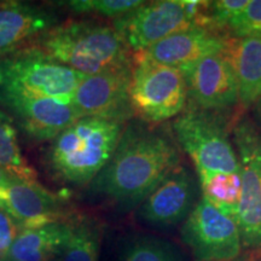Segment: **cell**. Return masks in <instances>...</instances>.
<instances>
[{
    "label": "cell",
    "instance_id": "44dd1931",
    "mask_svg": "<svg viewBox=\"0 0 261 261\" xmlns=\"http://www.w3.org/2000/svg\"><path fill=\"white\" fill-rule=\"evenodd\" d=\"M102 226L97 220L77 218L69 242L56 261H98Z\"/></svg>",
    "mask_w": 261,
    "mask_h": 261
},
{
    "label": "cell",
    "instance_id": "f546056e",
    "mask_svg": "<svg viewBox=\"0 0 261 261\" xmlns=\"http://www.w3.org/2000/svg\"><path fill=\"white\" fill-rule=\"evenodd\" d=\"M260 261H261V259H260Z\"/></svg>",
    "mask_w": 261,
    "mask_h": 261
},
{
    "label": "cell",
    "instance_id": "ac0fdd59",
    "mask_svg": "<svg viewBox=\"0 0 261 261\" xmlns=\"http://www.w3.org/2000/svg\"><path fill=\"white\" fill-rule=\"evenodd\" d=\"M225 52L236 77L240 104L255 106L261 97V37L230 38Z\"/></svg>",
    "mask_w": 261,
    "mask_h": 261
},
{
    "label": "cell",
    "instance_id": "ba28073f",
    "mask_svg": "<svg viewBox=\"0 0 261 261\" xmlns=\"http://www.w3.org/2000/svg\"><path fill=\"white\" fill-rule=\"evenodd\" d=\"M231 136L241 172V196L234 219L243 247L261 253V129L242 117Z\"/></svg>",
    "mask_w": 261,
    "mask_h": 261
},
{
    "label": "cell",
    "instance_id": "277c9868",
    "mask_svg": "<svg viewBox=\"0 0 261 261\" xmlns=\"http://www.w3.org/2000/svg\"><path fill=\"white\" fill-rule=\"evenodd\" d=\"M173 138L194 163L197 177L240 173V160L220 113L189 107L172 123Z\"/></svg>",
    "mask_w": 261,
    "mask_h": 261
},
{
    "label": "cell",
    "instance_id": "5b68a950",
    "mask_svg": "<svg viewBox=\"0 0 261 261\" xmlns=\"http://www.w3.org/2000/svg\"><path fill=\"white\" fill-rule=\"evenodd\" d=\"M188 100L187 83L180 69L133 58L129 84L133 116L156 125L177 119L187 110Z\"/></svg>",
    "mask_w": 261,
    "mask_h": 261
},
{
    "label": "cell",
    "instance_id": "e0dca14e",
    "mask_svg": "<svg viewBox=\"0 0 261 261\" xmlns=\"http://www.w3.org/2000/svg\"><path fill=\"white\" fill-rule=\"evenodd\" d=\"M75 219L19 231L6 261H56L69 242Z\"/></svg>",
    "mask_w": 261,
    "mask_h": 261
},
{
    "label": "cell",
    "instance_id": "7c38bea8",
    "mask_svg": "<svg viewBox=\"0 0 261 261\" xmlns=\"http://www.w3.org/2000/svg\"><path fill=\"white\" fill-rule=\"evenodd\" d=\"M0 103L17 120L31 138L54 140L80 119L73 102L37 97L0 86Z\"/></svg>",
    "mask_w": 261,
    "mask_h": 261
},
{
    "label": "cell",
    "instance_id": "d4e9b609",
    "mask_svg": "<svg viewBox=\"0 0 261 261\" xmlns=\"http://www.w3.org/2000/svg\"><path fill=\"white\" fill-rule=\"evenodd\" d=\"M21 228L10 214L4 201L0 198V260L6 261L9 250Z\"/></svg>",
    "mask_w": 261,
    "mask_h": 261
},
{
    "label": "cell",
    "instance_id": "603a6c76",
    "mask_svg": "<svg viewBox=\"0 0 261 261\" xmlns=\"http://www.w3.org/2000/svg\"><path fill=\"white\" fill-rule=\"evenodd\" d=\"M249 0H217L208 2L203 15V27L219 32L227 29L231 22L247 8Z\"/></svg>",
    "mask_w": 261,
    "mask_h": 261
},
{
    "label": "cell",
    "instance_id": "9c48e42d",
    "mask_svg": "<svg viewBox=\"0 0 261 261\" xmlns=\"http://www.w3.org/2000/svg\"><path fill=\"white\" fill-rule=\"evenodd\" d=\"M180 236L195 261H234L242 252L236 219L202 195L182 223Z\"/></svg>",
    "mask_w": 261,
    "mask_h": 261
},
{
    "label": "cell",
    "instance_id": "8992f818",
    "mask_svg": "<svg viewBox=\"0 0 261 261\" xmlns=\"http://www.w3.org/2000/svg\"><path fill=\"white\" fill-rule=\"evenodd\" d=\"M5 89L37 97L73 102L79 85L87 75L71 69L37 46L19 50L0 64Z\"/></svg>",
    "mask_w": 261,
    "mask_h": 261
},
{
    "label": "cell",
    "instance_id": "d6986e66",
    "mask_svg": "<svg viewBox=\"0 0 261 261\" xmlns=\"http://www.w3.org/2000/svg\"><path fill=\"white\" fill-rule=\"evenodd\" d=\"M120 261H185L177 246L151 234H133L123 241Z\"/></svg>",
    "mask_w": 261,
    "mask_h": 261
},
{
    "label": "cell",
    "instance_id": "8fae6325",
    "mask_svg": "<svg viewBox=\"0 0 261 261\" xmlns=\"http://www.w3.org/2000/svg\"><path fill=\"white\" fill-rule=\"evenodd\" d=\"M200 192L196 173L180 163L142 202L138 215L144 223L155 227L182 224L200 201Z\"/></svg>",
    "mask_w": 261,
    "mask_h": 261
},
{
    "label": "cell",
    "instance_id": "ffe728a7",
    "mask_svg": "<svg viewBox=\"0 0 261 261\" xmlns=\"http://www.w3.org/2000/svg\"><path fill=\"white\" fill-rule=\"evenodd\" d=\"M0 167L11 178L37 180V172L22 155L11 117L0 110Z\"/></svg>",
    "mask_w": 261,
    "mask_h": 261
},
{
    "label": "cell",
    "instance_id": "30bf717a",
    "mask_svg": "<svg viewBox=\"0 0 261 261\" xmlns=\"http://www.w3.org/2000/svg\"><path fill=\"white\" fill-rule=\"evenodd\" d=\"M180 70L191 107L221 114L240 104L236 77L226 52L208 55Z\"/></svg>",
    "mask_w": 261,
    "mask_h": 261
},
{
    "label": "cell",
    "instance_id": "9a60e30c",
    "mask_svg": "<svg viewBox=\"0 0 261 261\" xmlns=\"http://www.w3.org/2000/svg\"><path fill=\"white\" fill-rule=\"evenodd\" d=\"M0 198L21 230L70 219L67 218L63 198L45 189L37 180L11 178Z\"/></svg>",
    "mask_w": 261,
    "mask_h": 261
},
{
    "label": "cell",
    "instance_id": "484cf974",
    "mask_svg": "<svg viewBox=\"0 0 261 261\" xmlns=\"http://www.w3.org/2000/svg\"><path fill=\"white\" fill-rule=\"evenodd\" d=\"M10 180H11V177L6 173L4 169L0 167V197L4 195L6 189H8Z\"/></svg>",
    "mask_w": 261,
    "mask_h": 261
},
{
    "label": "cell",
    "instance_id": "6da1fadb",
    "mask_svg": "<svg viewBox=\"0 0 261 261\" xmlns=\"http://www.w3.org/2000/svg\"><path fill=\"white\" fill-rule=\"evenodd\" d=\"M179 150L165 129L129 120L112 159L91 182V189L125 212L139 207L180 165Z\"/></svg>",
    "mask_w": 261,
    "mask_h": 261
},
{
    "label": "cell",
    "instance_id": "7402d4cb",
    "mask_svg": "<svg viewBox=\"0 0 261 261\" xmlns=\"http://www.w3.org/2000/svg\"><path fill=\"white\" fill-rule=\"evenodd\" d=\"M75 14H96L114 21L126 17L145 4L142 0H73L64 3Z\"/></svg>",
    "mask_w": 261,
    "mask_h": 261
},
{
    "label": "cell",
    "instance_id": "83f0119b",
    "mask_svg": "<svg viewBox=\"0 0 261 261\" xmlns=\"http://www.w3.org/2000/svg\"><path fill=\"white\" fill-rule=\"evenodd\" d=\"M3 84V75H2V73H0V85Z\"/></svg>",
    "mask_w": 261,
    "mask_h": 261
},
{
    "label": "cell",
    "instance_id": "52a82bcc",
    "mask_svg": "<svg viewBox=\"0 0 261 261\" xmlns=\"http://www.w3.org/2000/svg\"><path fill=\"white\" fill-rule=\"evenodd\" d=\"M207 4L196 0L145 3L126 17L114 21V28L121 34L132 55L142 54L174 33L202 25Z\"/></svg>",
    "mask_w": 261,
    "mask_h": 261
},
{
    "label": "cell",
    "instance_id": "f1b7e54d",
    "mask_svg": "<svg viewBox=\"0 0 261 261\" xmlns=\"http://www.w3.org/2000/svg\"><path fill=\"white\" fill-rule=\"evenodd\" d=\"M248 261H260V259H252V260H248Z\"/></svg>",
    "mask_w": 261,
    "mask_h": 261
},
{
    "label": "cell",
    "instance_id": "3957f363",
    "mask_svg": "<svg viewBox=\"0 0 261 261\" xmlns=\"http://www.w3.org/2000/svg\"><path fill=\"white\" fill-rule=\"evenodd\" d=\"M126 122L106 117H80L52 140L47 165L55 178L84 187L112 159Z\"/></svg>",
    "mask_w": 261,
    "mask_h": 261
},
{
    "label": "cell",
    "instance_id": "5bb4252c",
    "mask_svg": "<svg viewBox=\"0 0 261 261\" xmlns=\"http://www.w3.org/2000/svg\"><path fill=\"white\" fill-rule=\"evenodd\" d=\"M228 40L230 38L219 32L194 25L156 42L142 54L133 55V58L180 69L208 55L225 52Z\"/></svg>",
    "mask_w": 261,
    "mask_h": 261
},
{
    "label": "cell",
    "instance_id": "4316f807",
    "mask_svg": "<svg viewBox=\"0 0 261 261\" xmlns=\"http://www.w3.org/2000/svg\"><path fill=\"white\" fill-rule=\"evenodd\" d=\"M254 107H255V116H256V119L259 120V122L261 125V97H260V99L255 103V106H254Z\"/></svg>",
    "mask_w": 261,
    "mask_h": 261
},
{
    "label": "cell",
    "instance_id": "cb8c5ba5",
    "mask_svg": "<svg viewBox=\"0 0 261 261\" xmlns=\"http://www.w3.org/2000/svg\"><path fill=\"white\" fill-rule=\"evenodd\" d=\"M227 32L232 38L261 37V0H249L242 14L228 25Z\"/></svg>",
    "mask_w": 261,
    "mask_h": 261
},
{
    "label": "cell",
    "instance_id": "4dcf8cb0",
    "mask_svg": "<svg viewBox=\"0 0 261 261\" xmlns=\"http://www.w3.org/2000/svg\"><path fill=\"white\" fill-rule=\"evenodd\" d=\"M0 261H2V260H0Z\"/></svg>",
    "mask_w": 261,
    "mask_h": 261
},
{
    "label": "cell",
    "instance_id": "7a4b0ae2",
    "mask_svg": "<svg viewBox=\"0 0 261 261\" xmlns=\"http://www.w3.org/2000/svg\"><path fill=\"white\" fill-rule=\"evenodd\" d=\"M37 47L87 76L133 67V55L121 34L99 22L70 19L56 24Z\"/></svg>",
    "mask_w": 261,
    "mask_h": 261
},
{
    "label": "cell",
    "instance_id": "2e32d148",
    "mask_svg": "<svg viewBox=\"0 0 261 261\" xmlns=\"http://www.w3.org/2000/svg\"><path fill=\"white\" fill-rule=\"evenodd\" d=\"M56 25L47 10L21 2H0V56L14 54L38 41Z\"/></svg>",
    "mask_w": 261,
    "mask_h": 261
},
{
    "label": "cell",
    "instance_id": "4fadbf2b",
    "mask_svg": "<svg viewBox=\"0 0 261 261\" xmlns=\"http://www.w3.org/2000/svg\"><path fill=\"white\" fill-rule=\"evenodd\" d=\"M130 74L132 68L85 77L73 98L79 116L129 121L133 117L129 106Z\"/></svg>",
    "mask_w": 261,
    "mask_h": 261
}]
</instances>
